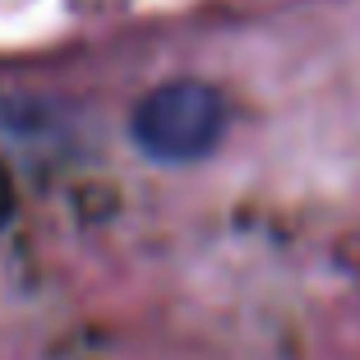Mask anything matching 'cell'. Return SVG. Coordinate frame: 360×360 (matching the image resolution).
<instances>
[{"instance_id":"cell-1","label":"cell","mask_w":360,"mask_h":360,"mask_svg":"<svg viewBox=\"0 0 360 360\" xmlns=\"http://www.w3.org/2000/svg\"><path fill=\"white\" fill-rule=\"evenodd\" d=\"M226 129V102L217 88L199 79H176V84L153 88L134 106L129 134L148 158L158 162H199L217 148Z\"/></svg>"},{"instance_id":"cell-2","label":"cell","mask_w":360,"mask_h":360,"mask_svg":"<svg viewBox=\"0 0 360 360\" xmlns=\"http://www.w3.org/2000/svg\"><path fill=\"white\" fill-rule=\"evenodd\" d=\"M10 212H14V180H10V171L0 167V226L10 222Z\"/></svg>"}]
</instances>
